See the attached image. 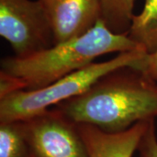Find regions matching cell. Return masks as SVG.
<instances>
[{"label": "cell", "instance_id": "obj_4", "mask_svg": "<svg viewBox=\"0 0 157 157\" xmlns=\"http://www.w3.org/2000/svg\"><path fill=\"white\" fill-rule=\"evenodd\" d=\"M0 35L16 57H26L54 45L49 19L39 0H0Z\"/></svg>", "mask_w": 157, "mask_h": 157}, {"label": "cell", "instance_id": "obj_7", "mask_svg": "<svg viewBox=\"0 0 157 157\" xmlns=\"http://www.w3.org/2000/svg\"><path fill=\"white\" fill-rule=\"evenodd\" d=\"M149 121L138 122L117 133H108L88 124L76 125L88 157H133Z\"/></svg>", "mask_w": 157, "mask_h": 157}, {"label": "cell", "instance_id": "obj_1", "mask_svg": "<svg viewBox=\"0 0 157 157\" xmlns=\"http://www.w3.org/2000/svg\"><path fill=\"white\" fill-rule=\"evenodd\" d=\"M55 109L74 124H88L108 133L121 132L157 117V84L140 71L121 68Z\"/></svg>", "mask_w": 157, "mask_h": 157}, {"label": "cell", "instance_id": "obj_5", "mask_svg": "<svg viewBox=\"0 0 157 157\" xmlns=\"http://www.w3.org/2000/svg\"><path fill=\"white\" fill-rule=\"evenodd\" d=\"M23 125L32 157H88L77 125L55 108Z\"/></svg>", "mask_w": 157, "mask_h": 157}, {"label": "cell", "instance_id": "obj_8", "mask_svg": "<svg viewBox=\"0 0 157 157\" xmlns=\"http://www.w3.org/2000/svg\"><path fill=\"white\" fill-rule=\"evenodd\" d=\"M127 34L147 54L157 52V0H145L141 12L134 15Z\"/></svg>", "mask_w": 157, "mask_h": 157}, {"label": "cell", "instance_id": "obj_2", "mask_svg": "<svg viewBox=\"0 0 157 157\" xmlns=\"http://www.w3.org/2000/svg\"><path fill=\"white\" fill-rule=\"evenodd\" d=\"M142 50L128 36L112 32L102 19L83 35L26 57H8L1 61V71L14 78L21 90L46 86L111 52ZM143 51V50H142Z\"/></svg>", "mask_w": 157, "mask_h": 157}, {"label": "cell", "instance_id": "obj_12", "mask_svg": "<svg viewBox=\"0 0 157 157\" xmlns=\"http://www.w3.org/2000/svg\"><path fill=\"white\" fill-rule=\"evenodd\" d=\"M142 73L154 82H157V52L147 56L145 69Z\"/></svg>", "mask_w": 157, "mask_h": 157}, {"label": "cell", "instance_id": "obj_9", "mask_svg": "<svg viewBox=\"0 0 157 157\" xmlns=\"http://www.w3.org/2000/svg\"><path fill=\"white\" fill-rule=\"evenodd\" d=\"M0 157H32L23 121L0 122Z\"/></svg>", "mask_w": 157, "mask_h": 157}, {"label": "cell", "instance_id": "obj_3", "mask_svg": "<svg viewBox=\"0 0 157 157\" xmlns=\"http://www.w3.org/2000/svg\"><path fill=\"white\" fill-rule=\"evenodd\" d=\"M147 56L142 50L120 52L109 60L94 62L46 86L11 94L0 99V122L24 121L35 117L52 106L83 94L101 78L121 68L130 67L142 72Z\"/></svg>", "mask_w": 157, "mask_h": 157}, {"label": "cell", "instance_id": "obj_6", "mask_svg": "<svg viewBox=\"0 0 157 157\" xmlns=\"http://www.w3.org/2000/svg\"><path fill=\"white\" fill-rule=\"evenodd\" d=\"M53 33L54 44L87 33L101 18V0H39Z\"/></svg>", "mask_w": 157, "mask_h": 157}, {"label": "cell", "instance_id": "obj_10", "mask_svg": "<svg viewBox=\"0 0 157 157\" xmlns=\"http://www.w3.org/2000/svg\"><path fill=\"white\" fill-rule=\"evenodd\" d=\"M135 0H101V19L118 34H127L134 17Z\"/></svg>", "mask_w": 157, "mask_h": 157}, {"label": "cell", "instance_id": "obj_11", "mask_svg": "<svg viewBox=\"0 0 157 157\" xmlns=\"http://www.w3.org/2000/svg\"><path fill=\"white\" fill-rule=\"evenodd\" d=\"M137 151L139 157H157V135L155 119L149 121Z\"/></svg>", "mask_w": 157, "mask_h": 157}]
</instances>
